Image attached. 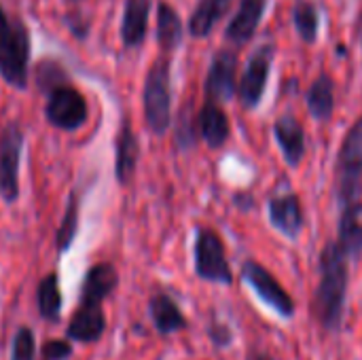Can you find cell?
Here are the masks:
<instances>
[{
    "mask_svg": "<svg viewBox=\"0 0 362 360\" xmlns=\"http://www.w3.org/2000/svg\"><path fill=\"white\" fill-rule=\"evenodd\" d=\"M348 291V255L339 242L325 246L320 257V284L314 299V314L325 329H337L344 314V299Z\"/></svg>",
    "mask_w": 362,
    "mask_h": 360,
    "instance_id": "6da1fadb",
    "label": "cell"
},
{
    "mask_svg": "<svg viewBox=\"0 0 362 360\" xmlns=\"http://www.w3.org/2000/svg\"><path fill=\"white\" fill-rule=\"evenodd\" d=\"M144 119L153 134L161 136L172 123V91H170V64L157 59L144 81Z\"/></svg>",
    "mask_w": 362,
    "mask_h": 360,
    "instance_id": "7a4b0ae2",
    "label": "cell"
},
{
    "mask_svg": "<svg viewBox=\"0 0 362 360\" xmlns=\"http://www.w3.org/2000/svg\"><path fill=\"white\" fill-rule=\"evenodd\" d=\"M30 34L19 19H11L0 34V76L15 89L28 87Z\"/></svg>",
    "mask_w": 362,
    "mask_h": 360,
    "instance_id": "3957f363",
    "label": "cell"
},
{
    "mask_svg": "<svg viewBox=\"0 0 362 360\" xmlns=\"http://www.w3.org/2000/svg\"><path fill=\"white\" fill-rule=\"evenodd\" d=\"M337 176H339V199L344 206L358 202L362 193V117L346 134L339 159H337Z\"/></svg>",
    "mask_w": 362,
    "mask_h": 360,
    "instance_id": "277c9868",
    "label": "cell"
},
{
    "mask_svg": "<svg viewBox=\"0 0 362 360\" xmlns=\"http://www.w3.org/2000/svg\"><path fill=\"white\" fill-rule=\"evenodd\" d=\"M195 272L199 278L218 284H231V267L225 257V244L214 229L199 227L195 238Z\"/></svg>",
    "mask_w": 362,
    "mask_h": 360,
    "instance_id": "5b68a950",
    "label": "cell"
},
{
    "mask_svg": "<svg viewBox=\"0 0 362 360\" xmlns=\"http://www.w3.org/2000/svg\"><path fill=\"white\" fill-rule=\"evenodd\" d=\"M23 151V132L19 123L11 121L0 134V197L6 204L19 197V166Z\"/></svg>",
    "mask_w": 362,
    "mask_h": 360,
    "instance_id": "8992f818",
    "label": "cell"
},
{
    "mask_svg": "<svg viewBox=\"0 0 362 360\" xmlns=\"http://www.w3.org/2000/svg\"><path fill=\"white\" fill-rule=\"evenodd\" d=\"M87 115H89L87 102L81 95V91H76L70 85H59L51 89L45 106V117L53 127L64 132H74L85 125Z\"/></svg>",
    "mask_w": 362,
    "mask_h": 360,
    "instance_id": "52a82bcc",
    "label": "cell"
},
{
    "mask_svg": "<svg viewBox=\"0 0 362 360\" xmlns=\"http://www.w3.org/2000/svg\"><path fill=\"white\" fill-rule=\"evenodd\" d=\"M242 278L252 286L263 303H267L274 312L282 314L284 318L295 314V303L291 295L282 289V284L257 261H246L242 267Z\"/></svg>",
    "mask_w": 362,
    "mask_h": 360,
    "instance_id": "ba28073f",
    "label": "cell"
},
{
    "mask_svg": "<svg viewBox=\"0 0 362 360\" xmlns=\"http://www.w3.org/2000/svg\"><path fill=\"white\" fill-rule=\"evenodd\" d=\"M272 62H274V47L272 45L259 47L252 53V57L248 59L244 76H242L240 87H238L240 102L244 108H255L261 102V98L265 93L267 79H269Z\"/></svg>",
    "mask_w": 362,
    "mask_h": 360,
    "instance_id": "9c48e42d",
    "label": "cell"
},
{
    "mask_svg": "<svg viewBox=\"0 0 362 360\" xmlns=\"http://www.w3.org/2000/svg\"><path fill=\"white\" fill-rule=\"evenodd\" d=\"M235 70L238 57L233 51H218L210 64L208 79H206V93L214 102L231 100L235 93Z\"/></svg>",
    "mask_w": 362,
    "mask_h": 360,
    "instance_id": "30bf717a",
    "label": "cell"
},
{
    "mask_svg": "<svg viewBox=\"0 0 362 360\" xmlns=\"http://www.w3.org/2000/svg\"><path fill=\"white\" fill-rule=\"evenodd\" d=\"M106 331V316L100 303H81L68 325V337L81 344L98 342Z\"/></svg>",
    "mask_w": 362,
    "mask_h": 360,
    "instance_id": "8fae6325",
    "label": "cell"
},
{
    "mask_svg": "<svg viewBox=\"0 0 362 360\" xmlns=\"http://www.w3.org/2000/svg\"><path fill=\"white\" fill-rule=\"evenodd\" d=\"M274 134H276V142L280 144V149L284 153L286 163L291 168H297L305 153V134H303L301 123L295 117L284 115L276 121Z\"/></svg>",
    "mask_w": 362,
    "mask_h": 360,
    "instance_id": "7c38bea8",
    "label": "cell"
},
{
    "mask_svg": "<svg viewBox=\"0 0 362 360\" xmlns=\"http://www.w3.org/2000/svg\"><path fill=\"white\" fill-rule=\"evenodd\" d=\"M269 219L274 227L286 238H297L303 227V210L299 197L295 193L274 197L269 202Z\"/></svg>",
    "mask_w": 362,
    "mask_h": 360,
    "instance_id": "4fadbf2b",
    "label": "cell"
},
{
    "mask_svg": "<svg viewBox=\"0 0 362 360\" xmlns=\"http://www.w3.org/2000/svg\"><path fill=\"white\" fill-rule=\"evenodd\" d=\"M119 284V274L110 263H98L93 265L83 280L81 289V303H100L112 295V291Z\"/></svg>",
    "mask_w": 362,
    "mask_h": 360,
    "instance_id": "5bb4252c",
    "label": "cell"
},
{
    "mask_svg": "<svg viewBox=\"0 0 362 360\" xmlns=\"http://www.w3.org/2000/svg\"><path fill=\"white\" fill-rule=\"evenodd\" d=\"M263 11H265V0H242L238 13L227 25V32H225L227 40L235 45H246L259 28Z\"/></svg>",
    "mask_w": 362,
    "mask_h": 360,
    "instance_id": "9a60e30c",
    "label": "cell"
},
{
    "mask_svg": "<svg viewBox=\"0 0 362 360\" xmlns=\"http://www.w3.org/2000/svg\"><path fill=\"white\" fill-rule=\"evenodd\" d=\"M138 155H140V144L138 138L127 121H123L119 134H117V161H115V174L121 185H127L138 168Z\"/></svg>",
    "mask_w": 362,
    "mask_h": 360,
    "instance_id": "2e32d148",
    "label": "cell"
},
{
    "mask_svg": "<svg viewBox=\"0 0 362 360\" xmlns=\"http://www.w3.org/2000/svg\"><path fill=\"white\" fill-rule=\"evenodd\" d=\"M148 11H151V0H125L123 21H121V38L125 47L142 45L148 30Z\"/></svg>",
    "mask_w": 362,
    "mask_h": 360,
    "instance_id": "e0dca14e",
    "label": "cell"
},
{
    "mask_svg": "<svg viewBox=\"0 0 362 360\" xmlns=\"http://www.w3.org/2000/svg\"><path fill=\"white\" fill-rule=\"evenodd\" d=\"M339 246L352 259L362 255V204L354 202L344 206L341 223H339Z\"/></svg>",
    "mask_w": 362,
    "mask_h": 360,
    "instance_id": "ac0fdd59",
    "label": "cell"
},
{
    "mask_svg": "<svg viewBox=\"0 0 362 360\" xmlns=\"http://www.w3.org/2000/svg\"><path fill=\"white\" fill-rule=\"evenodd\" d=\"M199 132L212 149H218L227 142L229 119H227L225 110L214 100L206 102L199 112Z\"/></svg>",
    "mask_w": 362,
    "mask_h": 360,
    "instance_id": "d6986e66",
    "label": "cell"
},
{
    "mask_svg": "<svg viewBox=\"0 0 362 360\" xmlns=\"http://www.w3.org/2000/svg\"><path fill=\"white\" fill-rule=\"evenodd\" d=\"M148 310H151L155 329L161 335H170V333H176L187 327V320H185L180 308L168 295H155L148 303Z\"/></svg>",
    "mask_w": 362,
    "mask_h": 360,
    "instance_id": "ffe728a7",
    "label": "cell"
},
{
    "mask_svg": "<svg viewBox=\"0 0 362 360\" xmlns=\"http://www.w3.org/2000/svg\"><path fill=\"white\" fill-rule=\"evenodd\" d=\"M335 108V93H333V79L329 74H320L310 91H308V110L316 121H331Z\"/></svg>",
    "mask_w": 362,
    "mask_h": 360,
    "instance_id": "44dd1931",
    "label": "cell"
},
{
    "mask_svg": "<svg viewBox=\"0 0 362 360\" xmlns=\"http://www.w3.org/2000/svg\"><path fill=\"white\" fill-rule=\"evenodd\" d=\"M229 4H231V0H202L189 19V32L195 38L208 36L214 30V25L223 19Z\"/></svg>",
    "mask_w": 362,
    "mask_h": 360,
    "instance_id": "7402d4cb",
    "label": "cell"
},
{
    "mask_svg": "<svg viewBox=\"0 0 362 360\" xmlns=\"http://www.w3.org/2000/svg\"><path fill=\"white\" fill-rule=\"evenodd\" d=\"M182 38V21L178 13L168 4L161 2L157 8V40L163 51H172L180 45Z\"/></svg>",
    "mask_w": 362,
    "mask_h": 360,
    "instance_id": "603a6c76",
    "label": "cell"
},
{
    "mask_svg": "<svg viewBox=\"0 0 362 360\" xmlns=\"http://www.w3.org/2000/svg\"><path fill=\"white\" fill-rule=\"evenodd\" d=\"M38 312L45 320L57 323L62 312V291H59V278L57 274H49L40 280L36 291Z\"/></svg>",
    "mask_w": 362,
    "mask_h": 360,
    "instance_id": "cb8c5ba5",
    "label": "cell"
},
{
    "mask_svg": "<svg viewBox=\"0 0 362 360\" xmlns=\"http://www.w3.org/2000/svg\"><path fill=\"white\" fill-rule=\"evenodd\" d=\"M293 23L305 42H314L318 34V8L312 0H297L293 6Z\"/></svg>",
    "mask_w": 362,
    "mask_h": 360,
    "instance_id": "d4e9b609",
    "label": "cell"
},
{
    "mask_svg": "<svg viewBox=\"0 0 362 360\" xmlns=\"http://www.w3.org/2000/svg\"><path fill=\"white\" fill-rule=\"evenodd\" d=\"M76 229H78V197L76 193H70L62 225L57 229V252H66L72 246V240L76 238Z\"/></svg>",
    "mask_w": 362,
    "mask_h": 360,
    "instance_id": "484cf974",
    "label": "cell"
},
{
    "mask_svg": "<svg viewBox=\"0 0 362 360\" xmlns=\"http://www.w3.org/2000/svg\"><path fill=\"white\" fill-rule=\"evenodd\" d=\"M36 359V337L32 329L19 327L13 339V350H11V360H34Z\"/></svg>",
    "mask_w": 362,
    "mask_h": 360,
    "instance_id": "4316f807",
    "label": "cell"
},
{
    "mask_svg": "<svg viewBox=\"0 0 362 360\" xmlns=\"http://www.w3.org/2000/svg\"><path fill=\"white\" fill-rule=\"evenodd\" d=\"M42 360H66L72 354V346L66 339H51L42 346Z\"/></svg>",
    "mask_w": 362,
    "mask_h": 360,
    "instance_id": "83f0119b",
    "label": "cell"
},
{
    "mask_svg": "<svg viewBox=\"0 0 362 360\" xmlns=\"http://www.w3.org/2000/svg\"><path fill=\"white\" fill-rule=\"evenodd\" d=\"M210 337H212L216 344H227V342H229V331H227V329H221V327H212V329H210Z\"/></svg>",
    "mask_w": 362,
    "mask_h": 360,
    "instance_id": "f1b7e54d",
    "label": "cell"
},
{
    "mask_svg": "<svg viewBox=\"0 0 362 360\" xmlns=\"http://www.w3.org/2000/svg\"><path fill=\"white\" fill-rule=\"evenodd\" d=\"M11 23V19L6 17V13H4V8H2V4H0V34L6 30V25Z\"/></svg>",
    "mask_w": 362,
    "mask_h": 360,
    "instance_id": "f546056e",
    "label": "cell"
},
{
    "mask_svg": "<svg viewBox=\"0 0 362 360\" xmlns=\"http://www.w3.org/2000/svg\"><path fill=\"white\" fill-rule=\"evenodd\" d=\"M358 38H361V47H362V15H361V19H358Z\"/></svg>",
    "mask_w": 362,
    "mask_h": 360,
    "instance_id": "4dcf8cb0",
    "label": "cell"
},
{
    "mask_svg": "<svg viewBox=\"0 0 362 360\" xmlns=\"http://www.w3.org/2000/svg\"><path fill=\"white\" fill-rule=\"evenodd\" d=\"M252 360H272L269 356H265V354H259V356H255Z\"/></svg>",
    "mask_w": 362,
    "mask_h": 360,
    "instance_id": "1f68e13d",
    "label": "cell"
},
{
    "mask_svg": "<svg viewBox=\"0 0 362 360\" xmlns=\"http://www.w3.org/2000/svg\"><path fill=\"white\" fill-rule=\"evenodd\" d=\"M68 2H83V0H68Z\"/></svg>",
    "mask_w": 362,
    "mask_h": 360,
    "instance_id": "d6a6232c",
    "label": "cell"
}]
</instances>
